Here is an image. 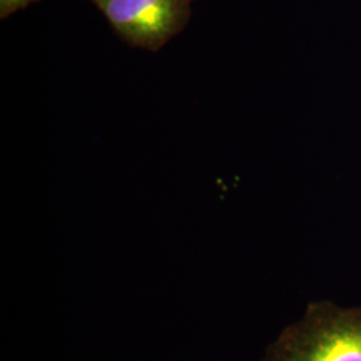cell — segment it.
<instances>
[{
  "label": "cell",
  "mask_w": 361,
  "mask_h": 361,
  "mask_svg": "<svg viewBox=\"0 0 361 361\" xmlns=\"http://www.w3.org/2000/svg\"><path fill=\"white\" fill-rule=\"evenodd\" d=\"M39 0H0V18L6 19Z\"/></svg>",
  "instance_id": "3"
},
{
  "label": "cell",
  "mask_w": 361,
  "mask_h": 361,
  "mask_svg": "<svg viewBox=\"0 0 361 361\" xmlns=\"http://www.w3.org/2000/svg\"><path fill=\"white\" fill-rule=\"evenodd\" d=\"M262 361H361V305L312 301L268 347Z\"/></svg>",
  "instance_id": "1"
},
{
  "label": "cell",
  "mask_w": 361,
  "mask_h": 361,
  "mask_svg": "<svg viewBox=\"0 0 361 361\" xmlns=\"http://www.w3.org/2000/svg\"><path fill=\"white\" fill-rule=\"evenodd\" d=\"M130 47L159 51L188 25L192 0H90Z\"/></svg>",
  "instance_id": "2"
}]
</instances>
